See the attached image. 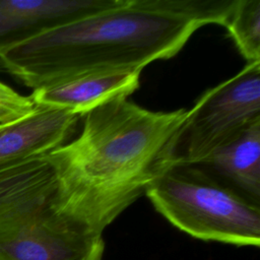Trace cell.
Wrapping results in <instances>:
<instances>
[{
  "label": "cell",
  "instance_id": "cell-7",
  "mask_svg": "<svg viewBox=\"0 0 260 260\" xmlns=\"http://www.w3.org/2000/svg\"><path fill=\"white\" fill-rule=\"evenodd\" d=\"M81 115L64 108L36 105L14 122L0 125V168L42 156L65 144Z\"/></svg>",
  "mask_w": 260,
  "mask_h": 260
},
{
  "label": "cell",
  "instance_id": "cell-8",
  "mask_svg": "<svg viewBox=\"0 0 260 260\" xmlns=\"http://www.w3.org/2000/svg\"><path fill=\"white\" fill-rule=\"evenodd\" d=\"M119 0H0V56L52 27L111 7Z\"/></svg>",
  "mask_w": 260,
  "mask_h": 260
},
{
  "label": "cell",
  "instance_id": "cell-1",
  "mask_svg": "<svg viewBox=\"0 0 260 260\" xmlns=\"http://www.w3.org/2000/svg\"><path fill=\"white\" fill-rule=\"evenodd\" d=\"M187 115L153 112L122 95L84 113L80 133L44 155L56 180L54 210L103 236L173 164Z\"/></svg>",
  "mask_w": 260,
  "mask_h": 260
},
{
  "label": "cell",
  "instance_id": "cell-3",
  "mask_svg": "<svg viewBox=\"0 0 260 260\" xmlns=\"http://www.w3.org/2000/svg\"><path fill=\"white\" fill-rule=\"evenodd\" d=\"M145 195L158 213L193 238L259 247L260 205L195 165L172 164Z\"/></svg>",
  "mask_w": 260,
  "mask_h": 260
},
{
  "label": "cell",
  "instance_id": "cell-2",
  "mask_svg": "<svg viewBox=\"0 0 260 260\" xmlns=\"http://www.w3.org/2000/svg\"><path fill=\"white\" fill-rule=\"evenodd\" d=\"M236 0H119L44 30L0 56L37 89L101 72L141 71L177 55L207 24L223 25Z\"/></svg>",
  "mask_w": 260,
  "mask_h": 260
},
{
  "label": "cell",
  "instance_id": "cell-4",
  "mask_svg": "<svg viewBox=\"0 0 260 260\" xmlns=\"http://www.w3.org/2000/svg\"><path fill=\"white\" fill-rule=\"evenodd\" d=\"M260 121V62L204 91L177 137L173 164L196 165Z\"/></svg>",
  "mask_w": 260,
  "mask_h": 260
},
{
  "label": "cell",
  "instance_id": "cell-9",
  "mask_svg": "<svg viewBox=\"0 0 260 260\" xmlns=\"http://www.w3.org/2000/svg\"><path fill=\"white\" fill-rule=\"evenodd\" d=\"M141 71H112L84 75L65 82L34 89L36 105L72 110L81 116L95 106L117 96H129L139 87Z\"/></svg>",
  "mask_w": 260,
  "mask_h": 260
},
{
  "label": "cell",
  "instance_id": "cell-6",
  "mask_svg": "<svg viewBox=\"0 0 260 260\" xmlns=\"http://www.w3.org/2000/svg\"><path fill=\"white\" fill-rule=\"evenodd\" d=\"M55 190L44 155L0 168V240L52 208Z\"/></svg>",
  "mask_w": 260,
  "mask_h": 260
},
{
  "label": "cell",
  "instance_id": "cell-10",
  "mask_svg": "<svg viewBox=\"0 0 260 260\" xmlns=\"http://www.w3.org/2000/svg\"><path fill=\"white\" fill-rule=\"evenodd\" d=\"M195 166L260 205V121Z\"/></svg>",
  "mask_w": 260,
  "mask_h": 260
},
{
  "label": "cell",
  "instance_id": "cell-5",
  "mask_svg": "<svg viewBox=\"0 0 260 260\" xmlns=\"http://www.w3.org/2000/svg\"><path fill=\"white\" fill-rule=\"evenodd\" d=\"M104 250L103 236L53 207L0 240V260H102Z\"/></svg>",
  "mask_w": 260,
  "mask_h": 260
},
{
  "label": "cell",
  "instance_id": "cell-13",
  "mask_svg": "<svg viewBox=\"0 0 260 260\" xmlns=\"http://www.w3.org/2000/svg\"><path fill=\"white\" fill-rule=\"evenodd\" d=\"M0 125H3V124H1V123H0Z\"/></svg>",
  "mask_w": 260,
  "mask_h": 260
},
{
  "label": "cell",
  "instance_id": "cell-12",
  "mask_svg": "<svg viewBox=\"0 0 260 260\" xmlns=\"http://www.w3.org/2000/svg\"><path fill=\"white\" fill-rule=\"evenodd\" d=\"M36 107L30 96L15 91L0 81V123L8 124L31 113Z\"/></svg>",
  "mask_w": 260,
  "mask_h": 260
},
{
  "label": "cell",
  "instance_id": "cell-11",
  "mask_svg": "<svg viewBox=\"0 0 260 260\" xmlns=\"http://www.w3.org/2000/svg\"><path fill=\"white\" fill-rule=\"evenodd\" d=\"M222 26L247 63L260 62V0H236Z\"/></svg>",
  "mask_w": 260,
  "mask_h": 260
}]
</instances>
